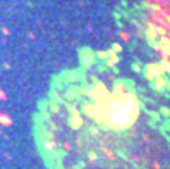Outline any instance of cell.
Returning a JSON list of instances; mask_svg holds the SVG:
<instances>
[{
    "instance_id": "6da1fadb",
    "label": "cell",
    "mask_w": 170,
    "mask_h": 169,
    "mask_svg": "<svg viewBox=\"0 0 170 169\" xmlns=\"http://www.w3.org/2000/svg\"><path fill=\"white\" fill-rule=\"evenodd\" d=\"M105 54L57 74L33 119L48 169H170V128Z\"/></svg>"
}]
</instances>
